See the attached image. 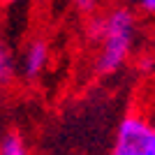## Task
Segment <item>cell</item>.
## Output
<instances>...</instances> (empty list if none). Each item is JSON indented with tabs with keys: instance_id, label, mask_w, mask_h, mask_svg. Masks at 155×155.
<instances>
[{
	"instance_id": "6da1fadb",
	"label": "cell",
	"mask_w": 155,
	"mask_h": 155,
	"mask_svg": "<svg viewBox=\"0 0 155 155\" xmlns=\"http://www.w3.org/2000/svg\"><path fill=\"white\" fill-rule=\"evenodd\" d=\"M137 16L127 7H114L104 16L93 14L91 23V37L97 42V56H95V72L97 74H116L127 58L132 56L137 42Z\"/></svg>"
},
{
	"instance_id": "7a4b0ae2",
	"label": "cell",
	"mask_w": 155,
	"mask_h": 155,
	"mask_svg": "<svg viewBox=\"0 0 155 155\" xmlns=\"http://www.w3.org/2000/svg\"><path fill=\"white\" fill-rule=\"evenodd\" d=\"M111 155H155L153 146V118L132 111L120 120Z\"/></svg>"
},
{
	"instance_id": "3957f363",
	"label": "cell",
	"mask_w": 155,
	"mask_h": 155,
	"mask_svg": "<svg viewBox=\"0 0 155 155\" xmlns=\"http://www.w3.org/2000/svg\"><path fill=\"white\" fill-rule=\"evenodd\" d=\"M49 58H51L49 44H46L44 39H32L30 46H28L26 53H23V77L26 79H37L39 74L46 70Z\"/></svg>"
},
{
	"instance_id": "277c9868",
	"label": "cell",
	"mask_w": 155,
	"mask_h": 155,
	"mask_svg": "<svg viewBox=\"0 0 155 155\" xmlns=\"http://www.w3.org/2000/svg\"><path fill=\"white\" fill-rule=\"evenodd\" d=\"M0 155H28V146L19 132H5L0 134Z\"/></svg>"
},
{
	"instance_id": "5b68a950",
	"label": "cell",
	"mask_w": 155,
	"mask_h": 155,
	"mask_svg": "<svg viewBox=\"0 0 155 155\" xmlns=\"http://www.w3.org/2000/svg\"><path fill=\"white\" fill-rule=\"evenodd\" d=\"M14 74V58L9 49L5 44H0V79H2V84L9 81V77Z\"/></svg>"
},
{
	"instance_id": "8992f818",
	"label": "cell",
	"mask_w": 155,
	"mask_h": 155,
	"mask_svg": "<svg viewBox=\"0 0 155 155\" xmlns=\"http://www.w3.org/2000/svg\"><path fill=\"white\" fill-rule=\"evenodd\" d=\"M72 5H74V9L81 14H95L97 9H100V5H102V0H70Z\"/></svg>"
},
{
	"instance_id": "52a82bcc",
	"label": "cell",
	"mask_w": 155,
	"mask_h": 155,
	"mask_svg": "<svg viewBox=\"0 0 155 155\" xmlns=\"http://www.w3.org/2000/svg\"><path fill=\"white\" fill-rule=\"evenodd\" d=\"M137 5H139V9H143V12L155 14V0H137Z\"/></svg>"
},
{
	"instance_id": "ba28073f",
	"label": "cell",
	"mask_w": 155,
	"mask_h": 155,
	"mask_svg": "<svg viewBox=\"0 0 155 155\" xmlns=\"http://www.w3.org/2000/svg\"><path fill=\"white\" fill-rule=\"evenodd\" d=\"M153 91H155V74H153Z\"/></svg>"
},
{
	"instance_id": "9c48e42d",
	"label": "cell",
	"mask_w": 155,
	"mask_h": 155,
	"mask_svg": "<svg viewBox=\"0 0 155 155\" xmlns=\"http://www.w3.org/2000/svg\"><path fill=\"white\" fill-rule=\"evenodd\" d=\"M5 2H16V0H5Z\"/></svg>"
},
{
	"instance_id": "30bf717a",
	"label": "cell",
	"mask_w": 155,
	"mask_h": 155,
	"mask_svg": "<svg viewBox=\"0 0 155 155\" xmlns=\"http://www.w3.org/2000/svg\"><path fill=\"white\" fill-rule=\"evenodd\" d=\"M0 86H2V79H0Z\"/></svg>"
}]
</instances>
